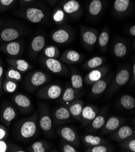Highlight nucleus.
<instances>
[{"label":"nucleus","instance_id":"29","mask_svg":"<svg viewBox=\"0 0 135 152\" xmlns=\"http://www.w3.org/2000/svg\"><path fill=\"white\" fill-rule=\"evenodd\" d=\"M84 86V80L81 74L74 68L71 69V86L77 92H80Z\"/></svg>","mask_w":135,"mask_h":152},{"label":"nucleus","instance_id":"47","mask_svg":"<svg viewBox=\"0 0 135 152\" xmlns=\"http://www.w3.org/2000/svg\"><path fill=\"white\" fill-rule=\"evenodd\" d=\"M9 150V144L6 140H0V152H7Z\"/></svg>","mask_w":135,"mask_h":152},{"label":"nucleus","instance_id":"52","mask_svg":"<svg viewBox=\"0 0 135 152\" xmlns=\"http://www.w3.org/2000/svg\"><path fill=\"white\" fill-rule=\"evenodd\" d=\"M1 23H2V21H1V20H0V26H1Z\"/></svg>","mask_w":135,"mask_h":152},{"label":"nucleus","instance_id":"51","mask_svg":"<svg viewBox=\"0 0 135 152\" xmlns=\"http://www.w3.org/2000/svg\"><path fill=\"white\" fill-rule=\"evenodd\" d=\"M132 79H133V83H134V80H135V64L134 63L133 64V68H132Z\"/></svg>","mask_w":135,"mask_h":152},{"label":"nucleus","instance_id":"32","mask_svg":"<svg viewBox=\"0 0 135 152\" xmlns=\"http://www.w3.org/2000/svg\"><path fill=\"white\" fill-rule=\"evenodd\" d=\"M110 39V34L109 30L108 28L104 29L101 32L99 35H98V44L99 49L101 51L106 52L109 45V42Z\"/></svg>","mask_w":135,"mask_h":152},{"label":"nucleus","instance_id":"23","mask_svg":"<svg viewBox=\"0 0 135 152\" xmlns=\"http://www.w3.org/2000/svg\"><path fill=\"white\" fill-rule=\"evenodd\" d=\"M84 107V102L81 99H76L70 102L68 109L72 118L81 123V113Z\"/></svg>","mask_w":135,"mask_h":152},{"label":"nucleus","instance_id":"48","mask_svg":"<svg viewBox=\"0 0 135 152\" xmlns=\"http://www.w3.org/2000/svg\"><path fill=\"white\" fill-rule=\"evenodd\" d=\"M4 73V68L1 58H0V93H1V87L3 85V75Z\"/></svg>","mask_w":135,"mask_h":152},{"label":"nucleus","instance_id":"18","mask_svg":"<svg viewBox=\"0 0 135 152\" xmlns=\"http://www.w3.org/2000/svg\"><path fill=\"white\" fill-rule=\"evenodd\" d=\"M51 117L55 124H64L70 121L72 118L68 108L65 106H61L53 110Z\"/></svg>","mask_w":135,"mask_h":152},{"label":"nucleus","instance_id":"30","mask_svg":"<svg viewBox=\"0 0 135 152\" xmlns=\"http://www.w3.org/2000/svg\"><path fill=\"white\" fill-rule=\"evenodd\" d=\"M106 59L104 56H96L88 59L82 66L85 70H91L92 69L99 67L106 62Z\"/></svg>","mask_w":135,"mask_h":152},{"label":"nucleus","instance_id":"12","mask_svg":"<svg viewBox=\"0 0 135 152\" xmlns=\"http://www.w3.org/2000/svg\"><path fill=\"white\" fill-rule=\"evenodd\" d=\"M73 34L68 27H63L57 28L51 35L52 39L56 43L64 44L69 42L73 38Z\"/></svg>","mask_w":135,"mask_h":152},{"label":"nucleus","instance_id":"11","mask_svg":"<svg viewBox=\"0 0 135 152\" xmlns=\"http://www.w3.org/2000/svg\"><path fill=\"white\" fill-rule=\"evenodd\" d=\"M109 71V67L107 66H101L90 71L84 77V83L88 86L92 85L94 83L104 78L106 76Z\"/></svg>","mask_w":135,"mask_h":152},{"label":"nucleus","instance_id":"15","mask_svg":"<svg viewBox=\"0 0 135 152\" xmlns=\"http://www.w3.org/2000/svg\"><path fill=\"white\" fill-rule=\"evenodd\" d=\"M126 119L119 116H113L106 120L104 126L101 128V134H107L113 133L121 127L124 123Z\"/></svg>","mask_w":135,"mask_h":152},{"label":"nucleus","instance_id":"8","mask_svg":"<svg viewBox=\"0 0 135 152\" xmlns=\"http://www.w3.org/2000/svg\"><path fill=\"white\" fill-rule=\"evenodd\" d=\"M24 50V42L20 40L4 42L0 45V51L11 57H18Z\"/></svg>","mask_w":135,"mask_h":152},{"label":"nucleus","instance_id":"42","mask_svg":"<svg viewBox=\"0 0 135 152\" xmlns=\"http://www.w3.org/2000/svg\"><path fill=\"white\" fill-rule=\"evenodd\" d=\"M86 152H109L112 151L111 148L107 144H101L91 147H88Z\"/></svg>","mask_w":135,"mask_h":152},{"label":"nucleus","instance_id":"45","mask_svg":"<svg viewBox=\"0 0 135 152\" xmlns=\"http://www.w3.org/2000/svg\"><path fill=\"white\" fill-rule=\"evenodd\" d=\"M8 137V130L6 126L0 124V140H6Z\"/></svg>","mask_w":135,"mask_h":152},{"label":"nucleus","instance_id":"13","mask_svg":"<svg viewBox=\"0 0 135 152\" xmlns=\"http://www.w3.org/2000/svg\"><path fill=\"white\" fill-rule=\"evenodd\" d=\"M12 99L22 113H28L33 110V104L31 99L24 94H15Z\"/></svg>","mask_w":135,"mask_h":152},{"label":"nucleus","instance_id":"21","mask_svg":"<svg viewBox=\"0 0 135 152\" xmlns=\"http://www.w3.org/2000/svg\"><path fill=\"white\" fill-rule=\"evenodd\" d=\"M82 58L83 56L80 52L72 49H67L60 56L59 60L65 64H75L81 62Z\"/></svg>","mask_w":135,"mask_h":152},{"label":"nucleus","instance_id":"24","mask_svg":"<svg viewBox=\"0 0 135 152\" xmlns=\"http://www.w3.org/2000/svg\"><path fill=\"white\" fill-rule=\"evenodd\" d=\"M111 76L109 75L105 77L101 80L97 81L92 84L90 94L93 96H98L105 92L110 83Z\"/></svg>","mask_w":135,"mask_h":152},{"label":"nucleus","instance_id":"34","mask_svg":"<svg viewBox=\"0 0 135 152\" xmlns=\"http://www.w3.org/2000/svg\"><path fill=\"white\" fill-rule=\"evenodd\" d=\"M103 9V3L101 0H92L88 4V11L92 17H97L101 13Z\"/></svg>","mask_w":135,"mask_h":152},{"label":"nucleus","instance_id":"7","mask_svg":"<svg viewBox=\"0 0 135 152\" xmlns=\"http://www.w3.org/2000/svg\"><path fill=\"white\" fill-rule=\"evenodd\" d=\"M41 62L48 70L54 74L64 75L69 72L67 67L64 63L56 58H50L44 56L41 58Z\"/></svg>","mask_w":135,"mask_h":152},{"label":"nucleus","instance_id":"46","mask_svg":"<svg viewBox=\"0 0 135 152\" xmlns=\"http://www.w3.org/2000/svg\"><path fill=\"white\" fill-rule=\"evenodd\" d=\"M9 151H15V152H25L26 151L21 147L17 145L13 144H9Z\"/></svg>","mask_w":135,"mask_h":152},{"label":"nucleus","instance_id":"20","mask_svg":"<svg viewBox=\"0 0 135 152\" xmlns=\"http://www.w3.org/2000/svg\"><path fill=\"white\" fill-rule=\"evenodd\" d=\"M112 133L110 138L118 142H122L134 136V130L128 126H121Z\"/></svg>","mask_w":135,"mask_h":152},{"label":"nucleus","instance_id":"43","mask_svg":"<svg viewBox=\"0 0 135 152\" xmlns=\"http://www.w3.org/2000/svg\"><path fill=\"white\" fill-rule=\"evenodd\" d=\"M17 0H0V12L7 11L15 4Z\"/></svg>","mask_w":135,"mask_h":152},{"label":"nucleus","instance_id":"9","mask_svg":"<svg viewBox=\"0 0 135 152\" xmlns=\"http://www.w3.org/2000/svg\"><path fill=\"white\" fill-rule=\"evenodd\" d=\"M80 34L82 43L87 49L92 48L97 42L99 34L95 28L81 26H80Z\"/></svg>","mask_w":135,"mask_h":152},{"label":"nucleus","instance_id":"6","mask_svg":"<svg viewBox=\"0 0 135 152\" xmlns=\"http://www.w3.org/2000/svg\"><path fill=\"white\" fill-rule=\"evenodd\" d=\"M63 93V88L56 84H47L42 87L36 93V96L39 99L54 100L59 98Z\"/></svg>","mask_w":135,"mask_h":152},{"label":"nucleus","instance_id":"27","mask_svg":"<svg viewBox=\"0 0 135 152\" xmlns=\"http://www.w3.org/2000/svg\"><path fill=\"white\" fill-rule=\"evenodd\" d=\"M82 94L83 93L77 92L72 87V86H67L59 98V102L61 104L70 102L78 98H80Z\"/></svg>","mask_w":135,"mask_h":152},{"label":"nucleus","instance_id":"16","mask_svg":"<svg viewBox=\"0 0 135 152\" xmlns=\"http://www.w3.org/2000/svg\"><path fill=\"white\" fill-rule=\"evenodd\" d=\"M24 34V30L17 27H7L0 32V41L9 42L17 40Z\"/></svg>","mask_w":135,"mask_h":152},{"label":"nucleus","instance_id":"2","mask_svg":"<svg viewBox=\"0 0 135 152\" xmlns=\"http://www.w3.org/2000/svg\"><path fill=\"white\" fill-rule=\"evenodd\" d=\"M51 78L46 73L41 70H33L27 75L24 83V88L30 92L47 84Z\"/></svg>","mask_w":135,"mask_h":152},{"label":"nucleus","instance_id":"35","mask_svg":"<svg viewBox=\"0 0 135 152\" xmlns=\"http://www.w3.org/2000/svg\"><path fill=\"white\" fill-rule=\"evenodd\" d=\"M127 47L124 42L119 41L115 44L113 47V53L117 58H124L127 54Z\"/></svg>","mask_w":135,"mask_h":152},{"label":"nucleus","instance_id":"39","mask_svg":"<svg viewBox=\"0 0 135 152\" xmlns=\"http://www.w3.org/2000/svg\"><path fill=\"white\" fill-rule=\"evenodd\" d=\"M44 56L50 58H58L60 52L58 48L54 45H49L43 49Z\"/></svg>","mask_w":135,"mask_h":152},{"label":"nucleus","instance_id":"53","mask_svg":"<svg viewBox=\"0 0 135 152\" xmlns=\"http://www.w3.org/2000/svg\"><path fill=\"white\" fill-rule=\"evenodd\" d=\"M50 1H56V0H50Z\"/></svg>","mask_w":135,"mask_h":152},{"label":"nucleus","instance_id":"4","mask_svg":"<svg viewBox=\"0 0 135 152\" xmlns=\"http://www.w3.org/2000/svg\"><path fill=\"white\" fill-rule=\"evenodd\" d=\"M15 14L29 22L37 24L42 22L46 17L45 12L38 7H27L18 10Z\"/></svg>","mask_w":135,"mask_h":152},{"label":"nucleus","instance_id":"14","mask_svg":"<svg viewBox=\"0 0 135 152\" xmlns=\"http://www.w3.org/2000/svg\"><path fill=\"white\" fill-rule=\"evenodd\" d=\"M99 112L98 107L93 104L84 106L81 113V128L87 127Z\"/></svg>","mask_w":135,"mask_h":152},{"label":"nucleus","instance_id":"33","mask_svg":"<svg viewBox=\"0 0 135 152\" xmlns=\"http://www.w3.org/2000/svg\"><path fill=\"white\" fill-rule=\"evenodd\" d=\"M50 147V144L46 141H38L34 142L26 148L28 152H46Z\"/></svg>","mask_w":135,"mask_h":152},{"label":"nucleus","instance_id":"5","mask_svg":"<svg viewBox=\"0 0 135 152\" xmlns=\"http://www.w3.org/2000/svg\"><path fill=\"white\" fill-rule=\"evenodd\" d=\"M130 78L129 70L126 68L120 69L116 73L108 91L109 97L114 95L117 91L126 84Z\"/></svg>","mask_w":135,"mask_h":152},{"label":"nucleus","instance_id":"22","mask_svg":"<svg viewBox=\"0 0 135 152\" xmlns=\"http://www.w3.org/2000/svg\"><path fill=\"white\" fill-rule=\"evenodd\" d=\"M66 15L72 17H78L81 12V6L77 0H67L61 7Z\"/></svg>","mask_w":135,"mask_h":152},{"label":"nucleus","instance_id":"28","mask_svg":"<svg viewBox=\"0 0 135 152\" xmlns=\"http://www.w3.org/2000/svg\"><path fill=\"white\" fill-rule=\"evenodd\" d=\"M46 45V38L42 35L35 36L31 43V52L34 55L38 54L43 50Z\"/></svg>","mask_w":135,"mask_h":152},{"label":"nucleus","instance_id":"49","mask_svg":"<svg viewBox=\"0 0 135 152\" xmlns=\"http://www.w3.org/2000/svg\"><path fill=\"white\" fill-rule=\"evenodd\" d=\"M35 0H19L20 4L21 6H27L28 5H31L33 3L35 2Z\"/></svg>","mask_w":135,"mask_h":152},{"label":"nucleus","instance_id":"31","mask_svg":"<svg viewBox=\"0 0 135 152\" xmlns=\"http://www.w3.org/2000/svg\"><path fill=\"white\" fill-rule=\"evenodd\" d=\"M131 7V0H115L114 12L118 15H123L128 11Z\"/></svg>","mask_w":135,"mask_h":152},{"label":"nucleus","instance_id":"50","mask_svg":"<svg viewBox=\"0 0 135 152\" xmlns=\"http://www.w3.org/2000/svg\"><path fill=\"white\" fill-rule=\"evenodd\" d=\"M129 33L130 35L134 37L135 36V26L133 25L131 26L129 28Z\"/></svg>","mask_w":135,"mask_h":152},{"label":"nucleus","instance_id":"37","mask_svg":"<svg viewBox=\"0 0 135 152\" xmlns=\"http://www.w3.org/2000/svg\"><path fill=\"white\" fill-rule=\"evenodd\" d=\"M52 17L55 24L60 25L63 24L66 21V14L61 7H58L53 12Z\"/></svg>","mask_w":135,"mask_h":152},{"label":"nucleus","instance_id":"36","mask_svg":"<svg viewBox=\"0 0 135 152\" xmlns=\"http://www.w3.org/2000/svg\"><path fill=\"white\" fill-rule=\"evenodd\" d=\"M119 104L124 109L132 110L135 107V99L129 95H124L120 98Z\"/></svg>","mask_w":135,"mask_h":152},{"label":"nucleus","instance_id":"26","mask_svg":"<svg viewBox=\"0 0 135 152\" xmlns=\"http://www.w3.org/2000/svg\"><path fill=\"white\" fill-rule=\"evenodd\" d=\"M81 141L87 147H91L101 144H107V141L100 136L87 134L81 136Z\"/></svg>","mask_w":135,"mask_h":152},{"label":"nucleus","instance_id":"17","mask_svg":"<svg viewBox=\"0 0 135 152\" xmlns=\"http://www.w3.org/2000/svg\"><path fill=\"white\" fill-rule=\"evenodd\" d=\"M109 107H104L87 127V130L89 132H96L101 129L107 120Z\"/></svg>","mask_w":135,"mask_h":152},{"label":"nucleus","instance_id":"41","mask_svg":"<svg viewBox=\"0 0 135 152\" xmlns=\"http://www.w3.org/2000/svg\"><path fill=\"white\" fill-rule=\"evenodd\" d=\"M119 146L122 148L129 150L130 151L135 152V138L134 136L121 142L119 144Z\"/></svg>","mask_w":135,"mask_h":152},{"label":"nucleus","instance_id":"1","mask_svg":"<svg viewBox=\"0 0 135 152\" xmlns=\"http://www.w3.org/2000/svg\"><path fill=\"white\" fill-rule=\"evenodd\" d=\"M38 110L28 118L19 120L15 125L16 137L21 141H28L34 138L38 133Z\"/></svg>","mask_w":135,"mask_h":152},{"label":"nucleus","instance_id":"19","mask_svg":"<svg viewBox=\"0 0 135 152\" xmlns=\"http://www.w3.org/2000/svg\"><path fill=\"white\" fill-rule=\"evenodd\" d=\"M17 116V112L14 106L11 104H7L2 109L0 113V120L5 126L9 127Z\"/></svg>","mask_w":135,"mask_h":152},{"label":"nucleus","instance_id":"10","mask_svg":"<svg viewBox=\"0 0 135 152\" xmlns=\"http://www.w3.org/2000/svg\"><path fill=\"white\" fill-rule=\"evenodd\" d=\"M57 133L63 140L74 147H79L81 144L80 137L77 132L70 127L64 126L58 128Z\"/></svg>","mask_w":135,"mask_h":152},{"label":"nucleus","instance_id":"38","mask_svg":"<svg viewBox=\"0 0 135 152\" xmlns=\"http://www.w3.org/2000/svg\"><path fill=\"white\" fill-rule=\"evenodd\" d=\"M4 80H10L19 82L22 80V74L17 69L10 67L6 72Z\"/></svg>","mask_w":135,"mask_h":152},{"label":"nucleus","instance_id":"44","mask_svg":"<svg viewBox=\"0 0 135 152\" xmlns=\"http://www.w3.org/2000/svg\"><path fill=\"white\" fill-rule=\"evenodd\" d=\"M61 151L63 152H77L78 150L73 145L69 143H64L61 147Z\"/></svg>","mask_w":135,"mask_h":152},{"label":"nucleus","instance_id":"3","mask_svg":"<svg viewBox=\"0 0 135 152\" xmlns=\"http://www.w3.org/2000/svg\"><path fill=\"white\" fill-rule=\"evenodd\" d=\"M38 123L40 129L47 136L53 134V121L49 113V107L47 104L39 105Z\"/></svg>","mask_w":135,"mask_h":152},{"label":"nucleus","instance_id":"25","mask_svg":"<svg viewBox=\"0 0 135 152\" xmlns=\"http://www.w3.org/2000/svg\"><path fill=\"white\" fill-rule=\"evenodd\" d=\"M7 63L12 67L21 73H25L33 69V66L26 60L15 58H9L6 59Z\"/></svg>","mask_w":135,"mask_h":152},{"label":"nucleus","instance_id":"40","mask_svg":"<svg viewBox=\"0 0 135 152\" xmlns=\"http://www.w3.org/2000/svg\"><path fill=\"white\" fill-rule=\"evenodd\" d=\"M2 86L6 93L12 94L17 90L18 88V82L10 80H4Z\"/></svg>","mask_w":135,"mask_h":152}]
</instances>
